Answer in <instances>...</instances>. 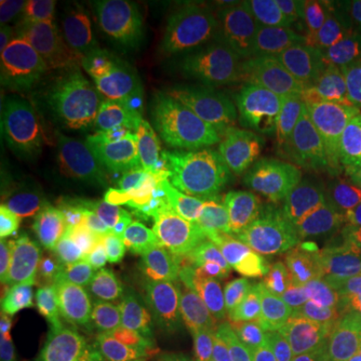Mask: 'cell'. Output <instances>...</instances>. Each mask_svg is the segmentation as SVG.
Returning a JSON list of instances; mask_svg holds the SVG:
<instances>
[{
  "label": "cell",
  "mask_w": 361,
  "mask_h": 361,
  "mask_svg": "<svg viewBox=\"0 0 361 361\" xmlns=\"http://www.w3.org/2000/svg\"><path fill=\"white\" fill-rule=\"evenodd\" d=\"M361 61V27L350 13L311 6L284 22L266 82L274 92L316 89Z\"/></svg>",
  "instance_id": "277c9868"
},
{
  "label": "cell",
  "mask_w": 361,
  "mask_h": 361,
  "mask_svg": "<svg viewBox=\"0 0 361 361\" xmlns=\"http://www.w3.org/2000/svg\"><path fill=\"white\" fill-rule=\"evenodd\" d=\"M94 234V268L104 290L137 305L178 310L176 284L142 238L99 221Z\"/></svg>",
  "instance_id": "9c48e42d"
},
{
  "label": "cell",
  "mask_w": 361,
  "mask_h": 361,
  "mask_svg": "<svg viewBox=\"0 0 361 361\" xmlns=\"http://www.w3.org/2000/svg\"><path fill=\"white\" fill-rule=\"evenodd\" d=\"M218 221H221L218 216L209 213V211H194V213H189L179 219L161 221V223H166L173 231L183 234V236H194V234L207 231Z\"/></svg>",
  "instance_id": "cb8c5ba5"
},
{
  "label": "cell",
  "mask_w": 361,
  "mask_h": 361,
  "mask_svg": "<svg viewBox=\"0 0 361 361\" xmlns=\"http://www.w3.org/2000/svg\"><path fill=\"white\" fill-rule=\"evenodd\" d=\"M361 218V149L333 141H296L274 152Z\"/></svg>",
  "instance_id": "4fadbf2b"
},
{
  "label": "cell",
  "mask_w": 361,
  "mask_h": 361,
  "mask_svg": "<svg viewBox=\"0 0 361 361\" xmlns=\"http://www.w3.org/2000/svg\"><path fill=\"white\" fill-rule=\"evenodd\" d=\"M238 200L236 189L221 184L206 171L178 166L166 179L156 213L161 221H174L194 211H209L228 221Z\"/></svg>",
  "instance_id": "9a60e30c"
},
{
  "label": "cell",
  "mask_w": 361,
  "mask_h": 361,
  "mask_svg": "<svg viewBox=\"0 0 361 361\" xmlns=\"http://www.w3.org/2000/svg\"><path fill=\"white\" fill-rule=\"evenodd\" d=\"M4 340L30 361L61 358L79 340L71 319L54 308H34L4 326Z\"/></svg>",
  "instance_id": "e0dca14e"
},
{
  "label": "cell",
  "mask_w": 361,
  "mask_h": 361,
  "mask_svg": "<svg viewBox=\"0 0 361 361\" xmlns=\"http://www.w3.org/2000/svg\"><path fill=\"white\" fill-rule=\"evenodd\" d=\"M44 2L32 0H2L0 4V39L4 42H12L22 30L37 22L40 8Z\"/></svg>",
  "instance_id": "7402d4cb"
},
{
  "label": "cell",
  "mask_w": 361,
  "mask_h": 361,
  "mask_svg": "<svg viewBox=\"0 0 361 361\" xmlns=\"http://www.w3.org/2000/svg\"><path fill=\"white\" fill-rule=\"evenodd\" d=\"M266 308L276 322L283 345L301 361H333L341 335L314 326L293 314L283 300H271Z\"/></svg>",
  "instance_id": "ac0fdd59"
},
{
  "label": "cell",
  "mask_w": 361,
  "mask_h": 361,
  "mask_svg": "<svg viewBox=\"0 0 361 361\" xmlns=\"http://www.w3.org/2000/svg\"><path fill=\"white\" fill-rule=\"evenodd\" d=\"M174 335L184 341L202 343L211 341L218 335L214 319L202 318L200 314H180L174 323Z\"/></svg>",
  "instance_id": "603a6c76"
},
{
  "label": "cell",
  "mask_w": 361,
  "mask_h": 361,
  "mask_svg": "<svg viewBox=\"0 0 361 361\" xmlns=\"http://www.w3.org/2000/svg\"><path fill=\"white\" fill-rule=\"evenodd\" d=\"M251 192L258 218L284 246L328 251L361 239L360 216L276 154L256 157Z\"/></svg>",
  "instance_id": "7a4b0ae2"
},
{
  "label": "cell",
  "mask_w": 361,
  "mask_h": 361,
  "mask_svg": "<svg viewBox=\"0 0 361 361\" xmlns=\"http://www.w3.org/2000/svg\"><path fill=\"white\" fill-rule=\"evenodd\" d=\"M0 361H30L24 355L19 353L13 346L8 345L7 341L0 343Z\"/></svg>",
  "instance_id": "f1b7e54d"
},
{
  "label": "cell",
  "mask_w": 361,
  "mask_h": 361,
  "mask_svg": "<svg viewBox=\"0 0 361 361\" xmlns=\"http://www.w3.org/2000/svg\"><path fill=\"white\" fill-rule=\"evenodd\" d=\"M247 288L238 279L218 283L207 288L196 303L197 314L207 319H218L231 314L239 303L245 300Z\"/></svg>",
  "instance_id": "44dd1931"
},
{
  "label": "cell",
  "mask_w": 361,
  "mask_h": 361,
  "mask_svg": "<svg viewBox=\"0 0 361 361\" xmlns=\"http://www.w3.org/2000/svg\"><path fill=\"white\" fill-rule=\"evenodd\" d=\"M301 119L340 142L361 144V67L324 82L303 97Z\"/></svg>",
  "instance_id": "5bb4252c"
},
{
  "label": "cell",
  "mask_w": 361,
  "mask_h": 361,
  "mask_svg": "<svg viewBox=\"0 0 361 361\" xmlns=\"http://www.w3.org/2000/svg\"><path fill=\"white\" fill-rule=\"evenodd\" d=\"M142 239L166 274L184 290H207L218 283L236 279L226 221H218L207 231L194 236L178 234L159 221L147 226Z\"/></svg>",
  "instance_id": "8fae6325"
},
{
  "label": "cell",
  "mask_w": 361,
  "mask_h": 361,
  "mask_svg": "<svg viewBox=\"0 0 361 361\" xmlns=\"http://www.w3.org/2000/svg\"><path fill=\"white\" fill-rule=\"evenodd\" d=\"M80 117L69 94L39 64L25 62L2 87L0 134L2 142L16 151H49Z\"/></svg>",
  "instance_id": "8992f818"
},
{
  "label": "cell",
  "mask_w": 361,
  "mask_h": 361,
  "mask_svg": "<svg viewBox=\"0 0 361 361\" xmlns=\"http://www.w3.org/2000/svg\"><path fill=\"white\" fill-rule=\"evenodd\" d=\"M101 51L116 79L137 97L166 80L156 61L151 30L134 8L117 7L109 12Z\"/></svg>",
  "instance_id": "7c38bea8"
},
{
  "label": "cell",
  "mask_w": 361,
  "mask_h": 361,
  "mask_svg": "<svg viewBox=\"0 0 361 361\" xmlns=\"http://www.w3.org/2000/svg\"><path fill=\"white\" fill-rule=\"evenodd\" d=\"M258 361H301V360H298L296 356L283 345V343H279L278 346H274L273 350H269L268 353L261 356Z\"/></svg>",
  "instance_id": "83f0119b"
},
{
  "label": "cell",
  "mask_w": 361,
  "mask_h": 361,
  "mask_svg": "<svg viewBox=\"0 0 361 361\" xmlns=\"http://www.w3.org/2000/svg\"><path fill=\"white\" fill-rule=\"evenodd\" d=\"M360 27H361V20H360ZM360 67H361V61H360V64H358Z\"/></svg>",
  "instance_id": "1f68e13d"
},
{
  "label": "cell",
  "mask_w": 361,
  "mask_h": 361,
  "mask_svg": "<svg viewBox=\"0 0 361 361\" xmlns=\"http://www.w3.org/2000/svg\"><path fill=\"white\" fill-rule=\"evenodd\" d=\"M130 341L144 350H151L164 361H202L207 355V348L201 343H191L171 335H151V333L128 331Z\"/></svg>",
  "instance_id": "ffe728a7"
},
{
  "label": "cell",
  "mask_w": 361,
  "mask_h": 361,
  "mask_svg": "<svg viewBox=\"0 0 361 361\" xmlns=\"http://www.w3.org/2000/svg\"><path fill=\"white\" fill-rule=\"evenodd\" d=\"M59 361H107V358L96 345L78 340Z\"/></svg>",
  "instance_id": "484cf974"
},
{
  "label": "cell",
  "mask_w": 361,
  "mask_h": 361,
  "mask_svg": "<svg viewBox=\"0 0 361 361\" xmlns=\"http://www.w3.org/2000/svg\"><path fill=\"white\" fill-rule=\"evenodd\" d=\"M171 162L134 114L104 117L72 152V171L87 200L116 216L156 211Z\"/></svg>",
  "instance_id": "6da1fadb"
},
{
  "label": "cell",
  "mask_w": 361,
  "mask_h": 361,
  "mask_svg": "<svg viewBox=\"0 0 361 361\" xmlns=\"http://www.w3.org/2000/svg\"><path fill=\"white\" fill-rule=\"evenodd\" d=\"M269 263L293 314L338 335L361 333V251H274Z\"/></svg>",
  "instance_id": "3957f363"
},
{
  "label": "cell",
  "mask_w": 361,
  "mask_h": 361,
  "mask_svg": "<svg viewBox=\"0 0 361 361\" xmlns=\"http://www.w3.org/2000/svg\"><path fill=\"white\" fill-rule=\"evenodd\" d=\"M22 59H24V49L19 44L13 40L2 44V49H0V85L2 87L25 64L22 62Z\"/></svg>",
  "instance_id": "d4e9b609"
},
{
  "label": "cell",
  "mask_w": 361,
  "mask_h": 361,
  "mask_svg": "<svg viewBox=\"0 0 361 361\" xmlns=\"http://www.w3.org/2000/svg\"><path fill=\"white\" fill-rule=\"evenodd\" d=\"M202 361H219V356L211 353V351H207V355L204 356V358H202Z\"/></svg>",
  "instance_id": "4dcf8cb0"
},
{
  "label": "cell",
  "mask_w": 361,
  "mask_h": 361,
  "mask_svg": "<svg viewBox=\"0 0 361 361\" xmlns=\"http://www.w3.org/2000/svg\"><path fill=\"white\" fill-rule=\"evenodd\" d=\"M27 61L51 72L82 116L134 114L137 96L116 79L92 35L29 42Z\"/></svg>",
  "instance_id": "ba28073f"
},
{
  "label": "cell",
  "mask_w": 361,
  "mask_h": 361,
  "mask_svg": "<svg viewBox=\"0 0 361 361\" xmlns=\"http://www.w3.org/2000/svg\"><path fill=\"white\" fill-rule=\"evenodd\" d=\"M141 361H164V360H162L157 353H154V351L141 348Z\"/></svg>",
  "instance_id": "f546056e"
},
{
  "label": "cell",
  "mask_w": 361,
  "mask_h": 361,
  "mask_svg": "<svg viewBox=\"0 0 361 361\" xmlns=\"http://www.w3.org/2000/svg\"><path fill=\"white\" fill-rule=\"evenodd\" d=\"M94 4L90 0H49L42 4L30 42L90 35Z\"/></svg>",
  "instance_id": "d6986e66"
},
{
  "label": "cell",
  "mask_w": 361,
  "mask_h": 361,
  "mask_svg": "<svg viewBox=\"0 0 361 361\" xmlns=\"http://www.w3.org/2000/svg\"><path fill=\"white\" fill-rule=\"evenodd\" d=\"M162 37L171 54L209 82H226L241 61L236 22L213 0H168L156 4Z\"/></svg>",
  "instance_id": "52a82bcc"
},
{
  "label": "cell",
  "mask_w": 361,
  "mask_h": 361,
  "mask_svg": "<svg viewBox=\"0 0 361 361\" xmlns=\"http://www.w3.org/2000/svg\"><path fill=\"white\" fill-rule=\"evenodd\" d=\"M226 223L229 226V252L238 281L255 291L279 284L269 258H266L268 243L256 211L238 200Z\"/></svg>",
  "instance_id": "2e32d148"
},
{
  "label": "cell",
  "mask_w": 361,
  "mask_h": 361,
  "mask_svg": "<svg viewBox=\"0 0 361 361\" xmlns=\"http://www.w3.org/2000/svg\"><path fill=\"white\" fill-rule=\"evenodd\" d=\"M2 223L32 263H61L69 252L72 219L61 184L30 159H12L2 169Z\"/></svg>",
  "instance_id": "5b68a950"
},
{
  "label": "cell",
  "mask_w": 361,
  "mask_h": 361,
  "mask_svg": "<svg viewBox=\"0 0 361 361\" xmlns=\"http://www.w3.org/2000/svg\"><path fill=\"white\" fill-rule=\"evenodd\" d=\"M166 156L184 168L206 171L221 184L236 189L238 142L224 114L194 96L179 121L156 134Z\"/></svg>",
  "instance_id": "30bf717a"
},
{
  "label": "cell",
  "mask_w": 361,
  "mask_h": 361,
  "mask_svg": "<svg viewBox=\"0 0 361 361\" xmlns=\"http://www.w3.org/2000/svg\"><path fill=\"white\" fill-rule=\"evenodd\" d=\"M333 361H361V335H341L335 360Z\"/></svg>",
  "instance_id": "4316f807"
}]
</instances>
